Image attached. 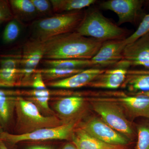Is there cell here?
<instances>
[{"label": "cell", "mask_w": 149, "mask_h": 149, "mask_svg": "<svg viewBox=\"0 0 149 149\" xmlns=\"http://www.w3.org/2000/svg\"><path fill=\"white\" fill-rule=\"evenodd\" d=\"M42 42L43 58L46 60H91L98 52L103 42L85 37L74 31Z\"/></svg>", "instance_id": "6da1fadb"}, {"label": "cell", "mask_w": 149, "mask_h": 149, "mask_svg": "<svg viewBox=\"0 0 149 149\" xmlns=\"http://www.w3.org/2000/svg\"><path fill=\"white\" fill-rule=\"evenodd\" d=\"M84 15L82 12L76 11L36 20L31 26V40L43 42L75 31Z\"/></svg>", "instance_id": "7a4b0ae2"}, {"label": "cell", "mask_w": 149, "mask_h": 149, "mask_svg": "<svg viewBox=\"0 0 149 149\" xmlns=\"http://www.w3.org/2000/svg\"><path fill=\"white\" fill-rule=\"evenodd\" d=\"M15 113L17 132L15 134L17 135L65 124L56 116L44 115L34 103L21 96L17 97Z\"/></svg>", "instance_id": "3957f363"}, {"label": "cell", "mask_w": 149, "mask_h": 149, "mask_svg": "<svg viewBox=\"0 0 149 149\" xmlns=\"http://www.w3.org/2000/svg\"><path fill=\"white\" fill-rule=\"evenodd\" d=\"M76 32L85 37L104 42L127 38L126 29L115 24L97 10H89L84 15Z\"/></svg>", "instance_id": "277c9868"}, {"label": "cell", "mask_w": 149, "mask_h": 149, "mask_svg": "<svg viewBox=\"0 0 149 149\" xmlns=\"http://www.w3.org/2000/svg\"><path fill=\"white\" fill-rule=\"evenodd\" d=\"M77 122L72 121L56 127L41 128L31 133L20 135L3 131L0 135V140L12 145L21 142L40 143L54 140H71Z\"/></svg>", "instance_id": "5b68a950"}, {"label": "cell", "mask_w": 149, "mask_h": 149, "mask_svg": "<svg viewBox=\"0 0 149 149\" xmlns=\"http://www.w3.org/2000/svg\"><path fill=\"white\" fill-rule=\"evenodd\" d=\"M92 106L107 125L130 140L133 139L135 132L133 126L118 104L113 102L98 101L93 102Z\"/></svg>", "instance_id": "8992f818"}, {"label": "cell", "mask_w": 149, "mask_h": 149, "mask_svg": "<svg viewBox=\"0 0 149 149\" xmlns=\"http://www.w3.org/2000/svg\"><path fill=\"white\" fill-rule=\"evenodd\" d=\"M80 128L96 139L111 145L126 146L130 141L98 118H89L80 124Z\"/></svg>", "instance_id": "52a82bcc"}, {"label": "cell", "mask_w": 149, "mask_h": 149, "mask_svg": "<svg viewBox=\"0 0 149 149\" xmlns=\"http://www.w3.org/2000/svg\"><path fill=\"white\" fill-rule=\"evenodd\" d=\"M44 54L42 42L31 40L24 45L20 61V80L23 84L31 83Z\"/></svg>", "instance_id": "ba28073f"}, {"label": "cell", "mask_w": 149, "mask_h": 149, "mask_svg": "<svg viewBox=\"0 0 149 149\" xmlns=\"http://www.w3.org/2000/svg\"><path fill=\"white\" fill-rule=\"evenodd\" d=\"M52 106L56 116L67 123L77 121L84 113L86 102L80 96L63 97L54 101Z\"/></svg>", "instance_id": "9c48e42d"}, {"label": "cell", "mask_w": 149, "mask_h": 149, "mask_svg": "<svg viewBox=\"0 0 149 149\" xmlns=\"http://www.w3.org/2000/svg\"><path fill=\"white\" fill-rule=\"evenodd\" d=\"M118 64L143 67L149 70V32L126 45Z\"/></svg>", "instance_id": "30bf717a"}, {"label": "cell", "mask_w": 149, "mask_h": 149, "mask_svg": "<svg viewBox=\"0 0 149 149\" xmlns=\"http://www.w3.org/2000/svg\"><path fill=\"white\" fill-rule=\"evenodd\" d=\"M125 39L103 42L98 52L91 59L93 68L118 64L122 60L123 51L127 45Z\"/></svg>", "instance_id": "8fae6325"}, {"label": "cell", "mask_w": 149, "mask_h": 149, "mask_svg": "<svg viewBox=\"0 0 149 149\" xmlns=\"http://www.w3.org/2000/svg\"><path fill=\"white\" fill-rule=\"evenodd\" d=\"M143 2L141 0H109L102 3L101 7L116 13L118 24L120 25L135 20Z\"/></svg>", "instance_id": "7c38bea8"}, {"label": "cell", "mask_w": 149, "mask_h": 149, "mask_svg": "<svg viewBox=\"0 0 149 149\" xmlns=\"http://www.w3.org/2000/svg\"><path fill=\"white\" fill-rule=\"evenodd\" d=\"M105 70L100 68H88L70 77L46 84L47 86L54 88L65 89L80 88L87 86Z\"/></svg>", "instance_id": "4fadbf2b"}, {"label": "cell", "mask_w": 149, "mask_h": 149, "mask_svg": "<svg viewBox=\"0 0 149 149\" xmlns=\"http://www.w3.org/2000/svg\"><path fill=\"white\" fill-rule=\"evenodd\" d=\"M128 72L123 68L105 70L87 86L93 88L117 89L123 84Z\"/></svg>", "instance_id": "5bb4252c"}, {"label": "cell", "mask_w": 149, "mask_h": 149, "mask_svg": "<svg viewBox=\"0 0 149 149\" xmlns=\"http://www.w3.org/2000/svg\"><path fill=\"white\" fill-rule=\"evenodd\" d=\"M20 91L0 89V124L3 128L8 127L15 113Z\"/></svg>", "instance_id": "9a60e30c"}, {"label": "cell", "mask_w": 149, "mask_h": 149, "mask_svg": "<svg viewBox=\"0 0 149 149\" xmlns=\"http://www.w3.org/2000/svg\"><path fill=\"white\" fill-rule=\"evenodd\" d=\"M141 93L136 96L121 98L119 102L131 117L149 118V92Z\"/></svg>", "instance_id": "2e32d148"}, {"label": "cell", "mask_w": 149, "mask_h": 149, "mask_svg": "<svg viewBox=\"0 0 149 149\" xmlns=\"http://www.w3.org/2000/svg\"><path fill=\"white\" fill-rule=\"evenodd\" d=\"M71 141L77 149H126V146H116L96 139L80 127L75 128Z\"/></svg>", "instance_id": "e0dca14e"}, {"label": "cell", "mask_w": 149, "mask_h": 149, "mask_svg": "<svg viewBox=\"0 0 149 149\" xmlns=\"http://www.w3.org/2000/svg\"><path fill=\"white\" fill-rule=\"evenodd\" d=\"M20 96H26L25 98L32 102L40 111L46 116H56L55 113L49 107L51 92L47 88L44 90H33L20 91Z\"/></svg>", "instance_id": "ac0fdd59"}, {"label": "cell", "mask_w": 149, "mask_h": 149, "mask_svg": "<svg viewBox=\"0 0 149 149\" xmlns=\"http://www.w3.org/2000/svg\"><path fill=\"white\" fill-rule=\"evenodd\" d=\"M124 82L125 86L130 92H149V72H128Z\"/></svg>", "instance_id": "d6986e66"}, {"label": "cell", "mask_w": 149, "mask_h": 149, "mask_svg": "<svg viewBox=\"0 0 149 149\" xmlns=\"http://www.w3.org/2000/svg\"><path fill=\"white\" fill-rule=\"evenodd\" d=\"M44 65L48 68L65 70H85V68H93L91 60L59 59L45 60Z\"/></svg>", "instance_id": "ffe728a7"}, {"label": "cell", "mask_w": 149, "mask_h": 149, "mask_svg": "<svg viewBox=\"0 0 149 149\" xmlns=\"http://www.w3.org/2000/svg\"><path fill=\"white\" fill-rule=\"evenodd\" d=\"M54 12H71L80 10L94 4L95 0H51Z\"/></svg>", "instance_id": "44dd1931"}, {"label": "cell", "mask_w": 149, "mask_h": 149, "mask_svg": "<svg viewBox=\"0 0 149 149\" xmlns=\"http://www.w3.org/2000/svg\"><path fill=\"white\" fill-rule=\"evenodd\" d=\"M10 3L15 13L23 20H30L38 14L31 0H11Z\"/></svg>", "instance_id": "7402d4cb"}, {"label": "cell", "mask_w": 149, "mask_h": 149, "mask_svg": "<svg viewBox=\"0 0 149 149\" xmlns=\"http://www.w3.org/2000/svg\"><path fill=\"white\" fill-rule=\"evenodd\" d=\"M83 70H65L55 68L37 69V71L41 72L46 83L64 79Z\"/></svg>", "instance_id": "603a6c76"}, {"label": "cell", "mask_w": 149, "mask_h": 149, "mask_svg": "<svg viewBox=\"0 0 149 149\" xmlns=\"http://www.w3.org/2000/svg\"><path fill=\"white\" fill-rule=\"evenodd\" d=\"M19 68H0V87L18 86Z\"/></svg>", "instance_id": "cb8c5ba5"}, {"label": "cell", "mask_w": 149, "mask_h": 149, "mask_svg": "<svg viewBox=\"0 0 149 149\" xmlns=\"http://www.w3.org/2000/svg\"><path fill=\"white\" fill-rule=\"evenodd\" d=\"M22 32V26L16 19L11 20L6 26L3 32V42L11 44L15 42L19 37Z\"/></svg>", "instance_id": "d4e9b609"}, {"label": "cell", "mask_w": 149, "mask_h": 149, "mask_svg": "<svg viewBox=\"0 0 149 149\" xmlns=\"http://www.w3.org/2000/svg\"><path fill=\"white\" fill-rule=\"evenodd\" d=\"M137 136L136 149H149V124L139 125L137 127Z\"/></svg>", "instance_id": "484cf974"}, {"label": "cell", "mask_w": 149, "mask_h": 149, "mask_svg": "<svg viewBox=\"0 0 149 149\" xmlns=\"http://www.w3.org/2000/svg\"><path fill=\"white\" fill-rule=\"evenodd\" d=\"M149 32V13L145 17L137 30L133 34L125 38L127 45L135 42Z\"/></svg>", "instance_id": "4316f807"}, {"label": "cell", "mask_w": 149, "mask_h": 149, "mask_svg": "<svg viewBox=\"0 0 149 149\" xmlns=\"http://www.w3.org/2000/svg\"><path fill=\"white\" fill-rule=\"evenodd\" d=\"M35 6L37 13L42 15L50 13L53 10L52 6L50 1L48 0H31Z\"/></svg>", "instance_id": "83f0119b"}, {"label": "cell", "mask_w": 149, "mask_h": 149, "mask_svg": "<svg viewBox=\"0 0 149 149\" xmlns=\"http://www.w3.org/2000/svg\"><path fill=\"white\" fill-rule=\"evenodd\" d=\"M12 17L8 3L6 1L0 0V21L9 20Z\"/></svg>", "instance_id": "f1b7e54d"}, {"label": "cell", "mask_w": 149, "mask_h": 149, "mask_svg": "<svg viewBox=\"0 0 149 149\" xmlns=\"http://www.w3.org/2000/svg\"><path fill=\"white\" fill-rule=\"evenodd\" d=\"M35 90H44L47 89V85L43 80L41 72L37 71L35 72L32 79L31 86Z\"/></svg>", "instance_id": "f546056e"}, {"label": "cell", "mask_w": 149, "mask_h": 149, "mask_svg": "<svg viewBox=\"0 0 149 149\" xmlns=\"http://www.w3.org/2000/svg\"><path fill=\"white\" fill-rule=\"evenodd\" d=\"M21 58H5L0 61L1 68H19L20 66Z\"/></svg>", "instance_id": "4dcf8cb0"}, {"label": "cell", "mask_w": 149, "mask_h": 149, "mask_svg": "<svg viewBox=\"0 0 149 149\" xmlns=\"http://www.w3.org/2000/svg\"><path fill=\"white\" fill-rule=\"evenodd\" d=\"M58 149L55 146L47 144L35 143L30 144L25 147V149Z\"/></svg>", "instance_id": "1f68e13d"}, {"label": "cell", "mask_w": 149, "mask_h": 149, "mask_svg": "<svg viewBox=\"0 0 149 149\" xmlns=\"http://www.w3.org/2000/svg\"><path fill=\"white\" fill-rule=\"evenodd\" d=\"M61 149H77L72 142H70L65 144Z\"/></svg>", "instance_id": "d6a6232c"}, {"label": "cell", "mask_w": 149, "mask_h": 149, "mask_svg": "<svg viewBox=\"0 0 149 149\" xmlns=\"http://www.w3.org/2000/svg\"><path fill=\"white\" fill-rule=\"evenodd\" d=\"M0 149H9L4 141L0 140Z\"/></svg>", "instance_id": "836d02e7"}, {"label": "cell", "mask_w": 149, "mask_h": 149, "mask_svg": "<svg viewBox=\"0 0 149 149\" xmlns=\"http://www.w3.org/2000/svg\"><path fill=\"white\" fill-rule=\"evenodd\" d=\"M3 128L2 127L1 125V124H0V135H1V133L3 132Z\"/></svg>", "instance_id": "e575fe53"}, {"label": "cell", "mask_w": 149, "mask_h": 149, "mask_svg": "<svg viewBox=\"0 0 149 149\" xmlns=\"http://www.w3.org/2000/svg\"><path fill=\"white\" fill-rule=\"evenodd\" d=\"M3 22V21H0V25H1V24Z\"/></svg>", "instance_id": "d590c367"}]
</instances>
